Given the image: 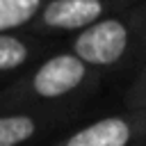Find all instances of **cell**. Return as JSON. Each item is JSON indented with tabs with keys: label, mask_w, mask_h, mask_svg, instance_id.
Segmentation results:
<instances>
[{
	"label": "cell",
	"mask_w": 146,
	"mask_h": 146,
	"mask_svg": "<svg viewBox=\"0 0 146 146\" xmlns=\"http://www.w3.org/2000/svg\"><path fill=\"white\" fill-rule=\"evenodd\" d=\"M105 78L73 50L52 48L21 75L0 87V110L71 112L87 103Z\"/></svg>",
	"instance_id": "cell-1"
},
{
	"label": "cell",
	"mask_w": 146,
	"mask_h": 146,
	"mask_svg": "<svg viewBox=\"0 0 146 146\" xmlns=\"http://www.w3.org/2000/svg\"><path fill=\"white\" fill-rule=\"evenodd\" d=\"M66 48L103 78L135 73L146 62V0H135L132 5L71 36Z\"/></svg>",
	"instance_id": "cell-2"
},
{
	"label": "cell",
	"mask_w": 146,
	"mask_h": 146,
	"mask_svg": "<svg viewBox=\"0 0 146 146\" xmlns=\"http://www.w3.org/2000/svg\"><path fill=\"white\" fill-rule=\"evenodd\" d=\"M48 146H146V107H123L82 123Z\"/></svg>",
	"instance_id": "cell-3"
},
{
	"label": "cell",
	"mask_w": 146,
	"mask_h": 146,
	"mask_svg": "<svg viewBox=\"0 0 146 146\" xmlns=\"http://www.w3.org/2000/svg\"><path fill=\"white\" fill-rule=\"evenodd\" d=\"M132 2L135 0H48L27 32L50 41L57 36L71 39Z\"/></svg>",
	"instance_id": "cell-4"
},
{
	"label": "cell",
	"mask_w": 146,
	"mask_h": 146,
	"mask_svg": "<svg viewBox=\"0 0 146 146\" xmlns=\"http://www.w3.org/2000/svg\"><path fill=\"white\" fill-rule=\"evenodd\" d=\"M71 112L0 110V146H32L71 123Z\"/></svg>",
	"instance_id": "cell-5"
},
{
	"label": "cell",
	"mask_w": 146,
	"mask_h": 146,
	"mask_svg": "<svg viewBox=\"0 0 146 146\" xmlns=\"http://www.w3.org/2000/svg\"><path fill=\"white\" fill-rule=\"evenodd\" d=\"M52 41L32 32L0 34V82H9L52 50Z\"/></svg>",
	"instance_id": "cell-6"
},
{
	"label": "cell",
	"mask_w": 146,
	"mask_h": 146,
	"mask_svg": "<svg viewBox=\"0 0 146 146\" xmlns=\"http://www.w3.org/2000/svg\"><path fill=\"white\" fill-rule=\"evenodd\" d=\"M48 0H0V34L27 32Z\"/></svg>",
	"instance_id": "cell-7"
},
{
	"label": "cell",
	"mask_w": 146,
	"mask_h": 146,
	"mask_svg": "<svg viewBox=\"0 0 146 146\" xmlns=\"http://www.w3.org/2000/svg\"><path fill=\"white\" fill-rule=\"evenodd\" d=\"M123 107H146V62L135 73H130V82L123 89Z\"/></svg>",
	"instance_id": "cell-8"
}]
</instances>
